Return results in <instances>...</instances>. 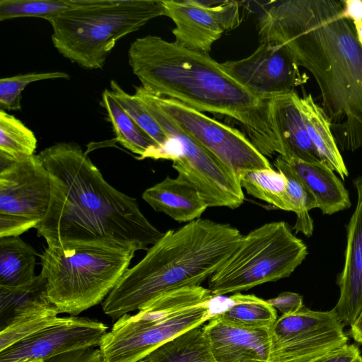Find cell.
Segmentation results:
<instances>
[{
  "label": "cell",
  "instance_id": "32",
  "mask_svg": "<svg viewBox=\"0 0 362 362\" xmlns=\"http://www.w3.org/2000/svg\"><path fill=\"white\" fill-rule=\"evenodd\" d=\"M110 94L135 123L158 146L167 144L170 138L135 96L125 92L117 81H110Z\"/></svg>",
  "mask_w": 362,
  "mask_h": 362
},
{
  "label": "cell",
  "instance_id": "6",
  "mask_svg": "<svg viewBox=\"0 0 362 362\" xmlns=\"http://www.w3.org/2000/svg\"><path fill=\"white\" fill-rule=\"evenodd\" d=\"M209 288L187 286L164 293L134 315L125 314L106 332L99 346L105 362H139L163 344L214 315Z\"/></svg>",
  "mask_w": 362,
  "mask_h": 362
},
{
  "label": "cell",
  "instance_id": "11",
  "mask_svg": "<svg viewBox=\"0 0 362 362\" xmlns=\"http://www.w3.org/2000/svg\"><path fill=\"white\" fill-rule=\"evenodd\" d=\"M147 92L159 108L185 133L238 177L247 170L272 169L269 160L240 131L175 99Z\"/></svg>",
  "mask_w": 362,
  "mask_h": 362
},
{
  "label": "cell",
  "instance_id": "26",
  "mask_svg": "<svg viewBox=\"0 0 362 362\" xmlns=\"http://www.w3.org/2000/svg\"><path fill=\"white\" fill-rule=\"evenodd\" d=\"M242 188L248 194L266 202L276 208L291 211L287 195V178L272 169L247 170L239 177Z\"/></svg>",
  "mask_w": 362,
  "mask_h": 362
},
{
  "label": "cell",
  "instance_id": "20",
  "mask_svg": "<svg viewBox=\"0 0 362 362\" xmlns=\"http://www.w3.org/2000/svg\"><path fill=\"white\" fill-rule=\"evenodd\" d=\"M286 160L313 194L323 214L331 215L351 206L348 191L334 171L325 164Z\"/></svg>",
  "mask_w": 362,
  "mask_h": 362
},
{
  "label": "cell",
  "instance_id": "40",
  "mask_svg": "<svg viewBox=\"0 0 362 362\" xmlns=\"http://www.w3.org/2000/svg\"><path fill=\"white\" fill-rule=\"evenodd\" d=\"M25 362H44L42 360H33V361H28Z\"/></svg>",
  "mask_w": 362,
  "mask_h": 362
},
{
  "label": "cell",
  "instance_id": "5",
  "mask_svg": "<svg viewBox=\"0 0 362 362\" xmlns=\"http://www.w3.org/2000/svg\"><path fill=\"white\" fill-rule=\"evenodd\" d=\"M76 6L47 21L54 47L87 69H102L117 41L165 16L161 1L76 0Z\"/></svg>",
  "mask_w": 362,
  "mask_h": 362
},
{
  "label": "cell",
  "instance_id": "23",
  "mask_svg": "<svg viewBox=\"0 0 362 362\" xmlns=\"http://www.w3.org/2000/svg\"><path fill=\"white\" fill-rule=\"evenodd\" d=\"M36 255L19 236L0 238V286L17 287L33 280Z\"/></svg>",
  "mask_w": 362,
  "mask_h": 362
},
{
  "label": "cell",
  "instance_id": "34",
  "mask_svg": "<svg viewBox=\"0 0 362 362\" xmlns=\"http://www.w3.org/2000/svg\"><path fill=\"white\" fill-rule=\"evenodd\" d=\"M44 362H105V358L99 347H88L55 356Z\"/></svg>",
  "mask_w": 362,
  "mask_h": 362
},
{
  "label": "cell",
  "instance_id": "36",
  "mask_svg": "<svg viewBox=\"0 0 362 362\" xmlns=\"http://www.w3.org/2000/svg\"><path fill=\"white\" fill-rule=\"evenodd\" d=\"M266 300L273 308L279 310L282 315L294 313L303 306V297L289 291L283 292L276 297Z\"/></svg>",
  "mask_w": 362,
  "mask_h": 362
},
{
  "label": "cell",
  "instance_id": "35",
  "mask_svg": "<svg viewBox=\"0 0 362 362\" xmlns=\"http://www.w3.org/2000/svg\"><path fill=\"white\" fill-rule=\"evenodd\" d=\"M361 358L360 350L356 346L346 344L310 362H358Z\"/></svg>",
  "mask_w": 362,
  "mask_h": 362
},
{
  "label": "cell",
  "instance_id": "16",
  "mask_svg": "<svg viewBox=\"0 0 362 362\" xmlns=\"http://www.w3.org/2000/svg\"><path fill=\"white\" fill-rule=\"evenodd\" d=\"M300 98L293 90L267 101V113L276 140V153L286 160L324 163L306 129Z\"/></svg>",
  "mask_w": 362,
  "mask_h": 362
},
{
  "label": "cell",
  "instance_id": "37",
  "mask_svg": "<svg viewBox=\"0 0 362 362\" xmlns=\"http://www.w3.org/2000/svg\"><path fill=\"white\" fill-rule=\"evenodd\" d=\"M343 4L342 16L354 22H362V0L341 1Z\"/></svg>",
  "mask_w": 362,
  "mask_h": 362
},
{
  "label": "cell",
  "instance_id": "7",
  "mask_svg": "<svg viewBox=\"0 0 362 362\" xmlns=\"http://www.w3.org/2000/svg\"><path fill=\"white\" fill-rule=\"evenodd\" d=\"M135 252L100 244L47 246L40 255L47 296L61 313L77 316L116 286Z\"/></svg>",
  "mask_w": 362,
  "mask_h": 362
},
{
  "label": "cell",
  "instance_id": "17",
  "mask_svg": "<svg viewBox=\"0 0 362 362\" xmlns=\"http://www.w3.org/2000/svg\"><path fill=\"white\" fill-rule=\"evenodd\" d=\"M355 209L347 225L343 269L338 279L339 298L334 308L344 325L351 326L362 310V176L354 180Z\"/></svg>",
  "mask_w": 362,
  "mask_h": 362
},
{
  "label": "cell",
  "instance_id": "33",
  "mask_svg": "<svg viewBox=\"0 0 362 362\" xmlns=\"http://www.w3.org/2000/svg\"><path fill=\"white\" fill-rule=\"evenodd\" d=\"M69 75L65 72L52 71L18 74L0 79V107L3 110L21 109L22 92L25 88L35 81L49 79H66Z\"/></svg>",
  "mask_w": 362,
  "mask_h": 362
},
{
  "label": "cell",
  "instance_id": "24",
  "mask_svg": "<svg viewBox=\"0 0 362 362\" xmlns=\"http://www.w3.org/2000/svg\"><path fill=\"white\" fill-rule=\"evenodd\" d=\"M139 362H216L202 326L194 327L163 344Z\"/></svg>",
  "mask_w": 362,
  "mask_h": 362
},
{
  "label": "cell",
  "instance_id": "19",
  "mask_svg": "<svg viewBox=\"0 0 362 362\" xmlns=\"http://www.w3.org/2000/svg\"><path fill=\"white\" fill-rule=\"evenodd\" d=\"M142 198L156 211L164 213L178 222L200 218L208 207L196 188L179 175L175 178L167 176L146 189Z\"/></svg>",
  "mask_w": 362,
  "mask_h": 362
},
{
  "label": "cell",
  "instance_id": "27",
  "mask_svg": "<svg viewBox=\"0 0 362 362\" xmlns=\"http://www.w3.org/2000/svg\"><path fill=\"white\" fill-rule=\"evenodd\" d=\"M101 105L107 112L117 141L124 148L141 157L150 147L158 145L127 114L110 90L103 91Z\"/></svg>",
  "mask_w": 362,
  "mask_h": 362
},
{
  "label": "cell",
  "instance_id": "12",
  "mask_svg": "<svg viewBox=\"0 0 362 362\" xmlns=\"http://www.w3.org/2000/svg\"><path fill=\"white\" fill-rule=\"evenodd\" d=\"M165 16L175 24V42L187 48L207 53L221 35L240 23L236 1L161 0Z\"/></svg>",
  "mask_w": 362,
  "mask_h": 362
},
{
  "label": "cell",
  "instance_id": "38",
  "mask_svg": "<svg viewBox=\"0 0 362 362\" xmlns=\"http://www.w3.org/2000/svg\"><path fill=\"white\" fill-rule=\"evenodd\" d=\"M351 334L356 341L362 343V310L356 321L351 326Z\"/></svg>",
  "mask_w": 362,
  "mask_h": 362
},
{
  "label": "cell",
  "instance_id": "15",
  "mask_svg": "<svg viewBox=\"0 0 362 362\" xmlns=\"http://www.w3.org/2000/svg\"><path fill=\"white\" fill-rule=\"evenodd\" d=\"M203 329L216 362H270L271 328L235 325L216 313Z\"/></svg>",
  "mask_w": 362,
  "mask_h": 362
},
{
  "label": "cell",
  "instance_id": "10",
  "mask_svg": "<svg viewBox=\"0 0 362 362\" xmlns=\"http://www.w3.org/2000/svg\"><path fill=\"white\" fill-rule=\"evenodd\" d=\"M0 238L19 236L47 214L49 175L35 154L13 160L0 153Z\"/></svg>",
  "mask_w": 362,
  "mask_h": 362
},
{
  "label": "cell",
  "instance_id": "2",
  "mask_svg": "<svg viewBox=\"0 0 362 362\" xmlns=\"http://www.w3.org/2000/svg\"><path fill=\"white\" fill-rule=\"evenodd\" d=\"M37 156L51 183L48 211L36 227L47 246L100 244L136 252L162 237L136 199L110 185L77 144L57 143Z\"/></svg>",
  "mask_w": 362,
  "mask_h": 362
},
{
  "label": "cell",
  "instance_id": "29",
  "mask_svg": "<svg viewBox=\"0 0 362 362\" xmlns=\"http://www.w3.org/2000/svg\"><path fill=\"white\" fill-rule=\"evenodd\" d=\"M37 139L34 133L13 115L0 111V153L13 160L34 155Z\"/></svg>",
  "mask_w": 362,
  "mask_h": 362
},
{
  "label": "cell",
  "instance_id": "8",
  "mask_svg": "<svg viewBox=\"0 0 362 362\" xmlns=\"http://www.w3.org/2000/svg\"><path fill=\"white\" fill-rule=\"evenodd\" d=\"M308 254L284 221L265 223L243 235L226 262L209 278L214 296L247 291L289 276Z\"/></svg>",
  "mask_w": 362,
  "mask_h": 362
},
{
  "label": "cell",
  "instance_id": "28",
  "mask_svg": "<svg viewBox=\"0 0 362 362\" xmlns=\"http://www.w3.org/2000/svg\"><path fill=\"white\" fill-rule=\"evenodd\" d=\"M274 165L277 170L287 178L288 199L291 211L296 213L297 216L293 227L296 233L300 232L305 236H311L313 232V221L308 211L317 208L315 198L284 158L279 156L275 159Z\"/></svg>",
  "mask_w": 362,
  "mask_h": 362
},
{
  "label": "cell",
  "instance_id": "42",
  "mask_svg": "<svg viewBox=\"0 0 362 362\" xmlns=\"http://www.w3.org/2000/svg\"></svg>",
  "mask_w": 362,
  "mask_h": 362
},
{
  "label": "cell",
  "instance_id": "18",
  "mask_svg": "<svg viewBox=\"0 0 362 362\" xmlns=\"http://www.w3.org/2000/svg\"><path fill=\"white\" fill-rule=\"evenodd\" d=\"M343 327L334 309L322 312L303 306L294 313L282 315L272 327L271 354Z\"/></svg>",
  "mask_w": 362,
  "mask_h": 362
},
{
  "label": "cell",
  "instance_id": "13",
  "mask_svg": "<svg viewBox=\"0 0 362 362\" xmlns=\"http://www.w3.org/2000/svg\"><path fill=\"white\" fill-rule=\"evenodd\" d=\"M221 64L235 80L264 100L293 91L308 79L300 73L289 49L274 42H259L247 57Z\"/></svg>",
  "mask_w": 362,
  "mask_h": 362
},
{
  "label": "cell",
  "instance_id": "3",
  "mask_svg": "<svg viewBox=\"0 0 362 362\" xmlns=\"http://www.w3.org/2000/svg\"><path fill=\"white\" fill-rule=\"evenodd\" d=\"M129 64L141 86L200 112L229 117L242 124L265 157L276 153L267 101L239 83L209 54L148 35L136 38Z\"/></svg>",
  "mask_w": 362,
  "mask_h": 362
},
{
  "label": "cell",
  "instance_id": "9",
  "mask_svg": "<svg viewBox=\"0 0 362 362\" xmlns=\"http://www.w3.org/2000/svg\"><path fill=\"white\" fill-rule=\"evenodd\" d=\"M141 103L166 135L175 139L177 151L172 161L178 175L196 188L208 207H239L245 196L236 174L185 133L149 96Z\"/></svg>",
  "mask_w": 362,
  "mask_h": 362
},
{
  "label": "cell",
  "instance_id": "14",
  "mask_svg": "<svg viewBox=\"0 0 362 362\" xmlns=\"http://www.w3.org/2000/svg\"><path fill=\"white\" fill-rule=\"evenodd\" d=\"M108 327L86 317H66L0 351V362L45 361L71 351L100 346Z\"/></svg>",
  "mask_w": 362,
  "mask_h": 362
},
{
  "label": "cell",
  "instance_id": "30",
  "mask_svg": "<svg viewBox=\"0 0 362 362\" xmlns=\"http://www.w3.org/2000/svg\"><path fill=\"white\" fill-rule=\"evenodd\" d=\"M60 311L52 306L40 312L23 317L0 330V351L32 334L64 320L58 317Z\"/></svg>",
  "mask_w": 362,
  "mask_h": 362
},
{
  "label": "cell",
  "instance_id": "21",
  "mask_svg": "<svg viewBox=\"0 0 362 362\" xmlns=\"http://www.w3.org/2000/svg\"><path fill=\"white\" fill-rule=\"evenodd\" d=\"M53 305L47 296V281L41 274L20 286H0V330Z\"/></svg>",
  "mask_w": 362,
  "mask_h": 362
},
{
  "label": "cell",
  "instance_id": "22",
  "mask_svg": "<svg viewBox=\"0 0 362 362\" xmlns=\"http://www.w3.org/2000/svg\"><path fill=\"white\" fill-rule=\"evenodd\" d=\"M300 107L308 133L323 163L344 180L348 177L349 171L333 135L331 124L322 108L310 94L300 98Z\"/></svg>",
  "mask_w": 362,
  "mask_h": 362
},
{
  "label": "cell",
  "instance_id": "31",
  "mask_svg": "<svg viewBox=\"0 0 362 362\" xmlns=\"http://www.w3.org/2000/svg\"><path fill=\"white\" fill-rule=\"evenodd\" d=\"M76 4V0H1L0 21L25 17L47 20Z\"/></svg>",
  "mask_w": 362,
  "mask_h": 362
},
{
  "label": "cell",
  "instance_id": "1",
  "mask_svg": "<svg viewBox=\"0 0 362 362\" xmlns=\"http://www.w3.org/2000/svg\"><path fill=\"white\" fill-rule=\"evenodd\" d=\"M342 11L341 1H276L260 14L257 34L313 75L338 147L354 151L362 147V47Z\"/></svg>",
  "mask_w": 362,
  "mask_h": 362
},
{
  "label": "cell",
  "instance_id": "39",
  "mask_svg": "<svg viewBox=\"0 0 362 362\" xmlns=\"http://www.w3.org/2000/svg\"><path fill=\"white\" fill-rule=\"evenodd\" d=\"M353 24L355 28L358 41L362 47V22H354Z\"/></svg>",
  "mask_w": 362,
  "mask_h": 362
},
{
  "label": "cell",
  "instance_id": "25",
  "mask_svg": "<svg viewBox=\"0 0 362 362\" xmlns=\"http://www.w3.org/2000/svg\"><path fill=\"white\" fill-rule=\"evenodd\" d=\"M228 300V307L217 313L227 322L242 327L272 328L277 320L276 309L255 295L236 293Z\"/></svg>",
  "mask_w": 362,
  "mask_h": 362
},
{
  "label": "cell",
  "instance_id": "41",
  "mask_svg": "<svg viewBox=\"0 0 362 362\" xmlns=\"http://www.w3.org/2000/svg\"><path fill=\"white\" fill-rule=\"evenodd\" d=\"M358 362H362V358H361V360Z\"/></svg>",
  "mask_w": 362,
  "mask_h": 362
},
{
  "label": "cell",
  "instance_id": "4",
  "mask_svg": "<svg viewBox=\"0 0 362 362\" xmlns=\"http://www.w3.org/2000/svg\"><path fill=\"white\" fill-rule=\"evenodd\" d=\"M243 236L230 224L202 218L168 230L124 273L103 301V313L117 320L164 293L200 286L226 262Z\"/></svg>",
  "mask_w": 362,
  "mask_h": 362
}]
</instances>
